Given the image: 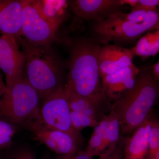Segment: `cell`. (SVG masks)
<instances>
[{
  "label": "cell",
  "mask_w": 159,
  "mask_h": 159,
  "mask_svg": "<svg viewBox=\"0 0 159 159\" xmlns=\"http://www.w3.org/2000/svg\"><path fill=\"white\" fill-rule=\"evenodd\" d=\"M35 2L43 17L58 31L68 16L70 1L35 0Z\"/></svg>",
  "instance_id": "obj_15"
},
{
  "label": "cell",
  "mask_w": 159,
  "mask_h": 159,
  "mask_svg": "<svg viewBox=\"0 0 159 159\" xmlns=\"http://www.w3.org/2000/svg\"><path fill=\"white\" fill-rule=\"evenodd\" d=\"M38 94L27 80L26 74L0 98V120L21 126L31 119L40 118Z\"/></svg>",
  "instance_id": "obj_5"
},
{
  "label": "cell",
  "mask_w": 159,
  "mask_h": 159,
  "mask_svg": "<svg viewBox=\"0 0 159 159\" xmlns=\"http://www.w3.org/2000/svg\"><path fill=\"white\" fill-rule=\"evenodd\" d=\"M64 41L69 53L65 87L89 100L103 116L108 115L112 104L104 93L98 61L102 45L91 35Z\"/></svg>",
  "instance_id": "obj_1"
},
{
  "label": "cell",
  "mask_w": 159,
  "mask_h": 159,
  "mask_svg": "<svg viewBox=\"0 0 159 159\" xmlns=\"http://www.w3.org/2000/svg\"><path fill=\"white\" fill-rule=\"evenodd\" d=\"M151 67L154 76L159 80V60L157 62Z\"/></svg>",
  "instance_id": "obj_28"
},
{
  "label": "cell",
  "mask_w": 159,
  "mask_h": 159,
  "mask_svg": "<svg viewBox=\"0 0 159 159\" xmlns=\"http://www.w3.org/2000/svg\"><path fill=\"white\" fill-rule=\"evenodd\" d=\"M159 99V80L151 67L140 69L132 89L112 106L119 119L121 136H130L152 114Z\"/></svg>",
  "instance_id": "obj_2"
},
{
  "label": "cell",
  "mask_w": 159,
  "mask_h": 159,
  "mask_svg": "<svg viewBox=\"0 0 159 159\" xmlns=\"http://www.w3.org/2000/svg\"><path fill=\"white\" fill-rule=\"evenodd\" d=\"M134 56L145 60L159 53V25L150 29L131 48Z\"/></svg>",
  "instance_id": "obj_16"
},
{
  "label": "cell",
  "mask_w": 159,
  "mask_h": 159,
  "mask_svg": "<svg viewBox=\"0 0 159 159\" xmlns=\"http://www.w3.org/2000/svg\"><path fill=\"white\" fill-rule=\"evenodd\" d=\"M110 119V114L102 118L94 130L90 138L86 151L92 157L99 156L102 146L103 134L107 128Z\"/></svg>",
  "instance_id": "obj_19"
},
{
  "label": "cell",
  "mask_w": 159,
  "mask_h": 159,
  "mask_svg": "<svg viewBox=\"0 0 159 159\" xmlns=\"http://www.w3.org/2000/svg\"><path fill=\"white\" fill-rule=\"evenodd\" d=\"M25 58L26 77L43 101L65 85L67 61L51 45L37 46L21 37L17 40Z\"/></svg>",
  "instance_id": "obj_3"
},
{
  "label": "cell",
  "mask_w": 159,
  "mask_h": 159,
  "mask_svg": "<svg viewBox=\"0 0 159 159\" xmlns=\"http://www.w3.org/2000/svg\"><path fill=\"white\" fill-rule=\"evenodd\" d=\"M72 154L64 155H61L57 159H73L72 158Z\"/></svg>",
  "instance_id": "obj_30"
},
{
  "label": "cell",
  "mask_w": 159,
  "mask_h": 159,
  "mask_svg": "<svg viewBox=\"0 0 159 159\" xmlns=\"http://www.w3.org/2000/svg\"><path fill=\"white\" fill-rule=\"evenodd\" d=\"M57 31L42 16L35 0H23L22 37L34 45H51Z\"/></svg>",
  "instance_id": "obj_7"
},
{
  "label": "cell",
  "mask_w": 159,
  "mask_h": 159,
  "mask_svg": "<svg viewBox=\"0 0 159 159\" xmlns=\"http://www.w3.org/2000/svg\"><path fill=\"white\" fill-rule=\"evenodd\" d=\"M7 89V86L3 81L2 76L0 71V98L2 96Z\"/></svg>",
  "instance_id": "obj_29"
},
{
  "label": "cell",
  "mask_w": 159,
  "mask_h": 159,
  "mask_svg": "<svg viewBox=\"0 0 159 159\" xmlns=\"http://www.w3.org/2000/svg\"><path fill=\"white\" fill-rule=\"evenodd\" d=\"M138 10L159 11V0H139L135 8L131 11Z\"/></svg>",
  "instance_id": "obj_25"
},
{
  "label": "cell",
  "mask_w": 159,
  "mask_h": 159,
  "mask_svg": "<svg viewBox=\"0 0 159 159\" xmlns=\"http://www.w3.org/2000/svg\"><path fill=\"white\" fill-rule=\"evenodd\" d=\"M154 111L157 116L159 117V99L155 107Z\"/></svg>",
  "instance_id": "obj_31"
},
{
  "label": "cell",
  "mask_w": 159,
  "mask_h": 159,
  "mask_svg": "<svg viewBox=\"0 0 159 159\" xmlns=\"http://www.w3.org/2000/svg\"><path fill=\"white\" fill-rule=\"evenodd\" d=\"M140 70L133 64L116 73L102 77L104 93L112 104L119 101L132 89Z\"/></svg>",
  "instance_id": "obj_12"
},
{
  "label": "cell",
  "mask_w": 159,
  "mask_h": 159,
  "mask_svg": "<svg viewBox=\"0 0 159 159\" xmlns=\"http://www.w3.org/2000/svg\"><path fill=\"white\" fill-rule=\"evenodd\" d=\"M18 44L12 36H0V69L5 74L7 87H10L25 75V58Z\"/></svg>",
  "instance_id": "obj_9"
},
{
  "label": "cell",
  "mask_w": 159,
  "mask_h": 159,
  "mask_svg": "<svg viewBox=\"0 0 159 159\" xmlns=\"http://www.w3.org/2000/svg\"><path fill=\"white\" fill-rule=\"evenodd\" d=\"M21 127L32 133L35 140L61 155L73 154L79 150V145L73 138L60 131L47 127L40 117L26 121Z\"/></svg>",
  "instance_id": "obj_8"
},
{
  "label": "cell",
  "mask_w": 159,
  "mask_h": 159,
  "mask_svg": "<svg viewBox=\"0 0 159 159\" xmlns=\"http://www.w3.org/2000/svg\"><path fill=\"white\" fill-rule=\"evenodd\" d=\"M159 147V117L155 113L149 139L147 159H153Z\"/></svg>",
  "instance_id": "obj_23"
},
{
  "label": "cell",
  "mask_w": 159,
  "mask_h": 159,
  "mask_svg": "<svg viewBox=\"0 0 159 159\" xmlns=\"http://www.w3.org/2000/svg\"><path fill=\"white\" fill-rule=\"evenodd\" d=\"M71 111V122L73 128L78 132L87 127H94L99 121L93 117L79 112Z\"/></svg>",
  "instance_id": "obj_21"
},
{
  "label": "cell",
  "mask_w": 159,
  "mask_h": 159,
  "mask_svg": "<svg viewBox=\"0 0 159 159\" xmlns=\"http://www.w3.org/2000/svg\"><path fill=\"white\" fill-rule=\"evenodd\" d=\"M134 57L131 48L110 43L102 45L98 57L101 78L131 66Z\"/></svg>",
  "instance_id": "obj_11"
},
{
  "label": "cell",
  "mask_w": 159,
  "mask_h": 159,
  "mask_svg": "<svg viewBox=\"0 0 159 159\" xmlns=\"http://www.w3.org/2000/svg\"><path fill=\"white\" fill-rule=\"evenodd\" d=\"M1 152H2V151L0 150V155H1Z\"/></svg>",
  "instance_id": "obj_33"
},
{
  "label": "cell",
  "mask_w": 159,
  "mask_h": 159,
  "mask_svg": "<svg viewBox=\"0 0 159 159\" xmlns=\"http://www.w3.org/2000/svg\"><path fill=\"white\" fill-rule=\"evenodd\" d=\"M109 114L110 119L103 134L99 156L112 149L117 145L121 137V127L119 118L112 110H111Z\"/></svg>",
  "instance_id": "obj_18"
},
{
  "label": "cell",
  "mask_w": 159,
  "mask_h": 159,
  "mask_svg": "<svg viewBox=\"0 0 159 159\" xmlns=\"http://www.w3.org/2000/svg\"><path fill=\"white\" fill-rule=\"evenodd\" d=\"M155 116L154 111L142 125L130 136L125 137L124 159H146L152 122Z\"/></svg>",
  "instance_id": "obj_14"
},
{
  "label": "cell",
  "mask_w": 159,
  "mask_h": 159,
  "mask_svg": "<svg viewBox=\"0 0 159 159\" xmlns=\"http://www.w3.org/2000/svg\"><path fill=\"white\" fill-rule=\"evenodd\" d=\"M121 1L123 5L130 6L131 11H132L135 8L139 2V0H121Z\"/></svg>",
  "instance_id": "obj_27"
},
{
  "label": "cell",
  "mask_w": 159,
  "mask_h": 159,
  "mask_svg": "<svg viewBox=\"0 0 159 159\" xmlns=\"http://www.w3.org/2000/svg\"><path fill=\"white\" fill-rule=\"evenodd\" d=\"M0 159H36L35 154L25 145H13L2 151Z\"/></svg>",
  "instance_id": "obj_20"
},
{
  "label": "cell",
  "mask_w": 159,
  "mask_h": 159,
  "mask_svg": "<svg viewBox=\"0 0 159 159\" xmlns=\"http://www.w3.org/2000/svg\"><path fill=\"white\" fill-rule=\"evenodd\" d=\"M125 5L121 0L70 1L71 11L80 20L101 21L114 15L123 12Z\"/></svg>",
  "instance_id": "obj_10"
},
{
  "label": "cell",
  "mask_w": 159,
  "mask_h": 159,
  "mask_svg": "<svg viewBox=\"0 0 159 159\" xmlns=\"http://www.w3.org/2000/svg\"><path fill=\"white\" fill-rule=\"evenodd\" d=\"M65 89L70 111L82 113L99 121L104 117L87 99L67 89L65 87Z\"/></svg>",
  "instance_id": "obj_17"
},
{
  "label": "cell",
  "mask_w": 159,
  "mask_h": 159,
  "mask_svg": "<svg viewBox=\"0 0 159 159\" xmlns=\"http://www.w3.org/2000/svg\"><path fill=\"white\" fill-rule=\"evenodd\" d=\"M23 0H0V34L22 37Z\"/></svg>",
  "instance_id": "obj_13"
},
{
  "label": "cell",
  "mask_w": 159,
  "mask_h": 159,
  "mask_svg": "<svg viewBox=\"0 0 159 159\" xmlns=\"http://www.w3.org/2000/svg\"><path fill=\"white\" fill-rule=\"evenodd\" d=\"M153 159H159V147L156 154L155 156L154 157Z\"/></svg>",
  "instance_id": "obj_32"
},
{
  "label": "cell",
  "mask_w": 159,
  "mask_h": 159,
  "mask_svg": "<svg viewBox=\"0 0 159 159\" xmlns=\"http://www.w3.org/2000/svg\"><path fill=\"white\" fill-rule=\"evenodd\" d=\"M16 130V125L0 120V150H5L12 144Z\"/></svg>",
  "instance_id": "obj_22"
},
{
  "label": "cell",
  "mask_w": 159,
  "mask_h": 159,
  "mask_svg": "<svg viewBox=\"0 0 159 159\" xmlns=\"http://www.w3.org/2000/svg\"><path fill=\"white\" fill-rule=\"evenodd\" d=\"M91 23L90 35L101 44L128 45L136 43L145 32L159 25V11L121 12Z\"/></svg>",
  "instance_id": "obj_4"
},
{
  "label": "cell",
  "mask_w": 159,
  "mask_h": 159,
  "mask_svg": "<svg viewBox=\"0 0 159 159\" xmlns=\"http://www.w3.org/2000/svg\"><path fill=\"white\" fill-rule=\"evenodd\" d=\"M40 117L47 127L67 134L82 145L84 139L80 132L72 126L71 111L66 96L65 85L59 87L43 101L40 109Z\"/></svg>",
  "instance_id": "obj_6"
},
{
  "label": "cell",
  "mask_w": 159,
  "mask_h": 159,
  "mask_svg": "<svg viewBox=\"0 0 159 159\" xmlns=\"http://www.w3.org/2000/svg\"><path fill=\"white\" fill-rule=\"evenodd\" d=\"M73 159H93L92 157L86 151H77L76 153L72 155Z\"/></svg>",
  "instance_id": "obj_26"
},
{
  "label": "cell",
  "mask_w": 159,
  "mask_h": 159,
  "mask_svg": "<svg viewBox=\"0 0 159 159\" xmlns=\"http://www.w3.org/2000/svg\"><path fill=\"white\" fill-rule=\"evenodd\" d=\"M125 139V137L121 136L116 146L111 150L100 155L99 159H124Z\"/></svg>",
  "instance_id": "obj_24"
}]
</instances>
